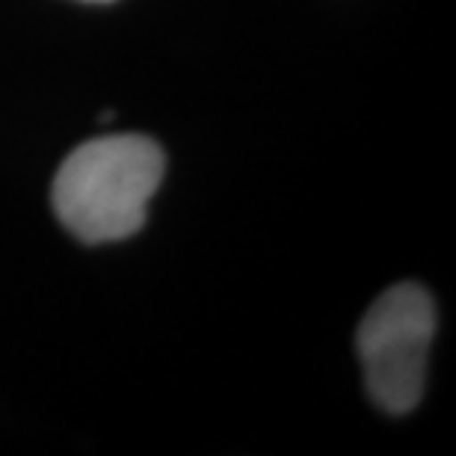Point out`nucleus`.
Wrapping results in <instances>:
<instances>
[{
	"instance_id": "f257e3e1",
	"label": "nucleus",
	"mask_w": 456,
	"mask_h": 456,
	"mask_svg": "<svg viewBox=\"0 0 456 456\" xmlns=\"http://www.w3.org/2000/svg\"><path fill=\"white\" fill-rule=\"evenodd\" d=\"M163 178L160 145L142 134H113L84 142L62 160L53 181V208L84 243L131 237Z\"/></svg>"
},
{
	"instance_id": "7ed1b4c3",
	"label": "nucleus",
	"mask_w": 456,
	"mask_h": 456,
	"mask_svg": "<svg viewBox=\"0 0 456 456\" xmlns=\"http://www.w3.org/2000/svg\"><path fill=\"white\" fill-rule=\"evenodd\" d=\"M93 4H107V0H93Z\"/></svg>"
},
{
	"instance_id": "f03ea898",
	"label": "nucleus",
	"mask_w": 456,
	"mask_h": 456,
	"mask_svg": "<svg viewBox=\"0 0 456 456\" xmlns=\"http://www.w3.org/2000/svg\"><path fill=\"white\" fill-rule=\"evenodd\" d=\"M436 332L433 297L421 285H395L382 294L355 335L364 382L377 403L391 415H403L424 395L427 355Z\"/></svg>"
}]
</instances>
